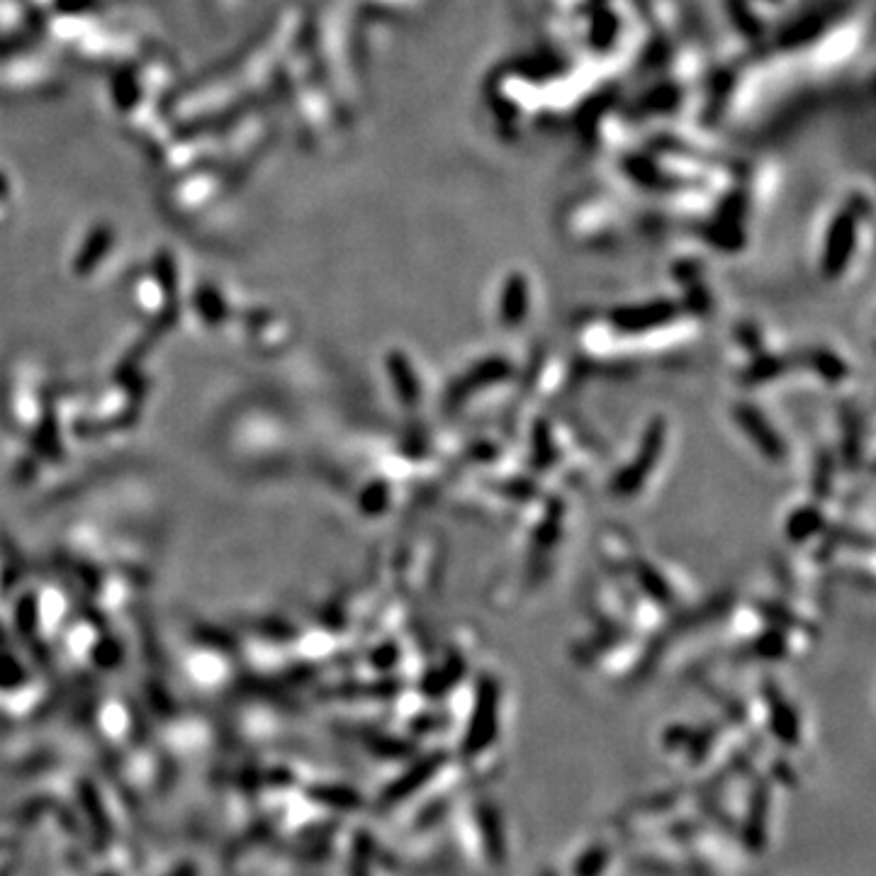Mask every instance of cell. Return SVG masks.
<instances>
[{"label": "cell", "mask_w": 876, "mask_h": 876, "mask_svg": "<svg viewBox=\"0 0 876 876\" xmlns=\"http://www.w3.org/2000/svg\"><path fill=\"white\" fill-rule=\"evenodd\" d=\"M499 730V684L490 675H482L477 682L473 716L463 738V755L475 757L485 752L497 738Z\"/></svg>", "instance_id": "6da1fadb"}, {"label": "cell", "mask_w": 876, "mask_h": 876, "mask_svg": "<svg viewBox=\"0 0 876 876\" xmlns=\"http://www.w3.org/2000/svg\"><path fill=\"white\" fill-rule=\"evenodd\" d=\"M665 434H667L665 421L655 419L653 424L648 426V431H645L643 441H640V451L636 453V458L628 463L626 470H621V473L614 477V482H611V492L619 494V497H631V494H636L640 490V485L648 480V475L653 473V465L657 463V458H660L662 446H665Z\"/></svg>", "instance_id": "7a4b0ae2"}, {"label": "cell", "mask_w": 876, "mask_h": 876, "mask_svg": "<svg viewBox=\"0 0 876 876\" xmlns=\"http://www.w3.org/2000/svg\"><path fill=\"white\" fill-rule=\"evenodd\" d=\"M443 765H446V752L441 750L419 757L412 767L404 769L395 782L385 786L383 796H380V803H383V806H397V803L407 801L409 796L417 794L421 786L429 784L431 779L441 772Z\"/></svg>", "instance_id": "3957f363"}, {"label": "cell", "mask_w": 876, "mask_h": 876, "mask_svg": "<svg viewBox=\"0 0 876 876\" xmlns=\"http://www.w3.org/2000/svg\"><path fill=\"white\" fill-rule=\"evenodd\" d=\"M735 421H738L740 426H743V431L748 434V438L757 446V451L762 453V456H767L769 460H782L786 448L782 436L777 434V431L772 429V424L765 419V414L757 412L752 404H735L733 409Z\"/></svg>", "instance_id": "277c9868"}, {"label": "cell", "mask_w": 876, "mask_h": 876, "mask_svg": "<svg viewBox=\"0 0 876 876\" xmlns=\"http://www.w3.org/2000/svg\"><path fill=\"white\" fill-rule=\"evenodd\" d=\"M675 314L677 307L672 305V302L657 300V302H648V305L616 310L611 314V322H614L616 329L626 331V334H643V331L657 329L662 327V324H667Z\"/></svg>", "instance_id": "5b68a950"}, {"label": "cell", "mask_w": 876, "mask_h": 876, "mask_svg": "<svg viewBox=\"0 0 876 876\" xmlns=\"http://www.w3.org/2000/svg\"><path fill=\"white\" fill-rule=\"evenodd\" d=\"M767 818H769V789L765 782H755L750 791L748 816H745L743 823V840L752 852L765 850Z\"/></svg>", "instance_id": "8992f818"}, {"label": "cell", "mask_w": 876, "mask_h": 876, "mask_svg": "<svg viewBox=\"0 0 876 876\" xmlns=\"http://www.w3.org/2000/svg\"><path fill=\"white\" fill-rule=\"evenodd\" d=\"M477 830H480L487 859L492 864H504V859H507V838H504L502 813L492 801H482L477 806Z\"/></svg>", "instance_id": "52a82bcc"}, {"label": "cell", "mask_w": 876, "mask_h": 876, "mask_svg": "<svg viewBox=\"0 0 876 876\" xmlns=\"http://www.w3.org/2000/svg\"><path fill=\"white\" fill-rule=\"evenodd\" d=\"M765 696H767L769 726H772V733L777 735L784 745L799 743L801 723L799 716H796L794 706H791L789 701H786V696L779 692L777 687H772V684H767L765 687Z\"/></svg>", "instance_id": "ba28073f"}, {"label": "cell", "mask_w": 876, "mask_h": 876, "mask_svg": "<svg viewBox=\"0 0 876 876\" xmlns=\"http://www.w3.org/2000/svg\"><path fill=\"white\" fill-rule=\"evenodd\" d=\"M507 375H509L507 361H502V358H487V361L477 363L473 370H468V375H465V378L458 380L456 387H453V392H451V400L453 402L465 400V397H468L470 392H475L477 387L497 383V380H504Z\"/></svg>", "instance_id": "9c48e42d"}, {"label": "cell", "mask_w": 876, "mask_h": 876, "mask_svg": "<svg viewBox=\"0 0 876 876\" xmlns=\"http://www.w3.org/2000/svg\"><path fill=\"white\" fill-rule=\"evenodd\" d=\"M526 312H529V285L524 283V278L514 275L504 283L502 297H499V317L509 327L524 322Z\"/></svg>", "instance_id": "30bf717a"}, {"label": "cell", "mask_w": 876, "mask_h": 876, "mask_svg": "<svg viewBox=\"0 0 876 876\" xmlns=\"http://www.w3.org/2000/svg\"><path fill=\"white\" fill-rule=\"evenodd\" d=\"M310 796L314 801L324 803V806L331 808H358L363 803L361 794H358L356 789H348V786H339V784H327V786H314L310 789Z\"/></svg>", "instance_id": "8fae6325"}, {"label": "cell", "mask_w": 876, "mask_h": 876, "mask_svg": "<svg viewBox=\"0 0 876 876\" xmlns=\"http://www.w3.org/2000/svg\"><path fill=\"white\" fill-rule=\"evenodd\" d=\"M390 370H392V378H395L397 392H400L402 400L409 402V404L417 402L419 400V380H417V375H414L412 363L397 353V356H392Z\"/></svg>", "instance_id": "7c38bea8"}, {"label": "cell", "mask_w": 876, "mask_h": 876, "mask_svg": "<svg viewBox=\"0 0 876 876\" xmlns=\"http://www.w3.org/2000/svg\"><path fill=\"white\" fill-rule=\"evenodd\" d=\"M821 526H823L821 511H816V509H799V511H794V514H791L789 526H786V529H789L791 541L801 543V541H808V538H811V536H816V533L821 531Z\"/></svg>", "instance_id": "4fadbf2b"}, {"label": "cell", "mask_w": 876, "mask_h": 876, "mask_svg": "<svg viewBox=\"0 0 876 876\" xmlns=\"http://www.w3.org/2000/svg\"><path fill=\"white\" fill-rule=\"evenodd\" d=\"M808 365H811L821 378L828 380V383H838V380H842L847 375V365L842 363V358L835 356V353L825 351V348H816V351L808 353Z\"/></svg>", "instance_id": "5bb4252c"}, {"label": "cell", "mask_w": 876, "mask_h": 876, "mask_svg": "<svg viewBox=\"0 0 876 876\" xmlns=\"http://www.w3.org/2000/svg\"><path fill=\"white\" fill-rule=\"evenodd\" d=\"M460 677H463V662H460L458 657H453V660L448 662L443 670H438V672H434V675L426 677V684H424L426 694L443 696L448 692V689L456 687V682Z\"/></svg>", "instance_id": "9a60e30c"}, {"label": "cell", "mask_w": 876, "mask_h": 876, "mask_svg": "<svg viewBox=\"0 0 876 876\" xmlns=\"http://www.w3.org/2000/svg\"><path fill=\"white\" fill-rule=\"evenodd\" d=\"M609 867V847L592 845L575 862V876H602Z\"/></svg>", "instance_id": "2e32d148"}, {"label": "cell", "mask_w": 876, "mask_h": 876, "mask_svg": "<svg viewBox=\"0 0 876 876\" xmlns=\"http://www.w3.org/2000/svg\"><path fill=\"white\" fill-rule=\"evenodd\" d=\"M370 867H373V838L368 833H361L356 838V847H353L351 876H370Z\"/></svg>", "instance_id": "e0dca14e"}, {"label": "cell", "mask_w": 876, "mask_h": 876, "mask_svg": "<svg viewBox=\"0 0 876 876\" xmlns=\"http://www.w3.org/2000/svg\"><path fill=\"white\" fill-rule=\"evenodd\" d=\"M782 368H784V363L779 361V358L760 356V358H755V363H752L748 368L745 380H748V383H765V380L782 373Z\"/></svg>", "instance_id": "ac0fdd59"}, {"label": "cell", "mask_w": 876, "mask_h": 876, "mask_svg": "<svg viewBox=\"0 0 876 876\" xmlns=\"http://www.w3.org/2000/svg\"><path fill=\"white\" fill-rule=\"evenodd\" d=\"M638 580H640V587H643L645 592L650 594V597L657 599V602H665L667 604L672 599L670 587H667V582L662 580V577L657 575L655 570H648V567H645V570H640Z\"/></svg>", "instance_id": "d6986e66"}, {"label": "cell", "mask_w": 876, "mask_h": 876, "mask_svg": "<svg viewBox=\"0 0 876 876\" xmlns=\"http://www.w3.org/2000/svg\"><path fill=\"white\" fill-rule=\"evenodd\" d=\"M536 453H533V460H536V465L541 470H546L550 463L555 460V446H553V438H550L548 426H538L536 429Z\"/></svg>", "instance_id": "ffe728a7"}, {"label": "cell", "mask_w": 876, "mask_h": 876, "mask_svg": "<svg viewBox=\"0 0 876 876\" xmlns=\"http://www.w3.org/2000/svg\"><path fill=\"white\" fill-rule=\"evenodd\" d=\"M757 653L762 657H782L786 653V643H784V633L779 631H769L757 640Z\"/></svg>", "instance_id": "44dd1931"}, {"label": "cell", "mask_w": 876, "mask_h": 876, "mask_svg": "<svg viewBox=\"0 0 876 876\" xmlns=\"http://www.w3.org/2000/svg\"><path fill=\"white\" fill-rule=\"evenodd\" d=\"M665 740H667V745H670V748H675V745L687 743V740H689V730L682 728V726L670 728V733L665 735Z\"/></svg>", "instance_id": "7402d4cb"}, {"label": "cell", "mask_w": 876, "mask_h": 876, "mask_svg": "<svg viewBox=\"0 0 876 876\" xmlns=\"http://www.w3.org/2000/svg\"><path fill=\"white\" fill-rule=\"evenodd\" d=\"M168 876H195V869L193 867H183V869H178V872H171Z\"/></svg>", "instance_id": "603a6c76"}, {"label": "cell", "mask_w": 876, "mask_h": 876, "mask_svg": "<svg viewBox=\"0 0 876 876\" xmlns=\"http://www.w3.org/2000/svg\"><path fill=\"white\" fill-rule=\"evenodd\" d=\"M541 876H558L553 872V869H546V872H541Z\"/></svg>", "instance_id": "cb8c5ba5"}]
</instances>
